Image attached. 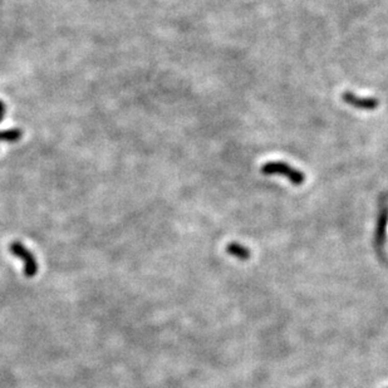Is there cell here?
<instances>
[{"mask_svg":"<svg viewBox=\"0 0 388 388\" xmlns=\"http://www.w3.org/2000/svg\"><path fill=\"white\" fill-rule=\"evenodd\" d=\"M226 253L243 261L248 260L251 256L250 250L244 245L239 244V243H230V244L226 245Z\"/></svg>","mask_w":388,"mask_h":388,"instance_id":"obj_4","label":"cell"},{"mask_svg":"<svg viewBox=\"0 0 388 388\" xmlns=\"http://www.w3.org/2000/svg\"><path fill=\"white\" fill-rule=\"evenodd\" d=\"M23 136V131L20 128H10V130L0 131V142H9L14 143L18 142Z\"/></svg>","mask_w":388,"mask_h":388,"instance_id":"obj_6","label":"cell"},{"mask_svg":"<svg viewBox=\"0 0 388 388\" xmlns=\"http://www.w3.org/2000/svg\"><path fill=\"white\" fill-rule=\"evenodd\" d=\"M264 175H280L288 179L289 182L293 185H302L305 181V175L302 171L292 167L288 163L284 162H268L261 167Z\"/></svg>","mask_w":388,"mask_h":388,"instance_id":"obj_2","label":"cell"},{"mask_svg":"<svg viewBox=\"0 0 388 388\" xmlns=\"http://www.w3.org/2000/svg\"><path fill=\"white\" fill-rule=\"evenodd\" d=\"M388 224V210L383 209L379 214L378 224H377V231H376V241L378 245H383L384 237H386V229Z\"/></svg>","mask_w":388,"mask_h":388,"instance_id":"obj_5","label":"cell"},{"mask_svg":"<svg viewBox=\"0 0 388 388\" xmlns=\"http://www.w3.org/2000/svg\"><path fill=\"white\" fill-rule=\"evenodd\" d=\"M9 251L12 253V255H14L16 259H19L23 263L26 277L33 278L38 274L39 265H38L37 259H35L32 251L23 243L18 241V240L12 241L9 244Z\"/></svg>","mask_w":388,"mask_h":388,"instance_id":"obj_1","label":"cell"},{"mask_svg":"<svg viewBox=\"0 0 388 388\" xmlns=\"http://www.w3.org/2000/svg\"><path fill=\"white\" fill-rule=\"evenodd\" d=\"M4 114H5V105L2 102V101H0V122H2L3 118H4Z\"/></svg>","mask_w":388,"mask_h":388,"instance_id":"obj_7","label":"cell"},{"mask_svg":"<svg viewBox=\"0 0 388 388\" xmlns=\"http://www.w3.org/2000/svg\"><path fill=\"white\" fill-rule=\"evenodd\" d=\"M342 100L346 102L347 105L352 106V107L357 109H363V111H373L379 106V102L377 98L374 97H359L352 92H344L342 94Z\"/></svg>","mask_w":388,"mask_h":388,"instance_id":"obj_3","label":"cell"}]
</instances>
